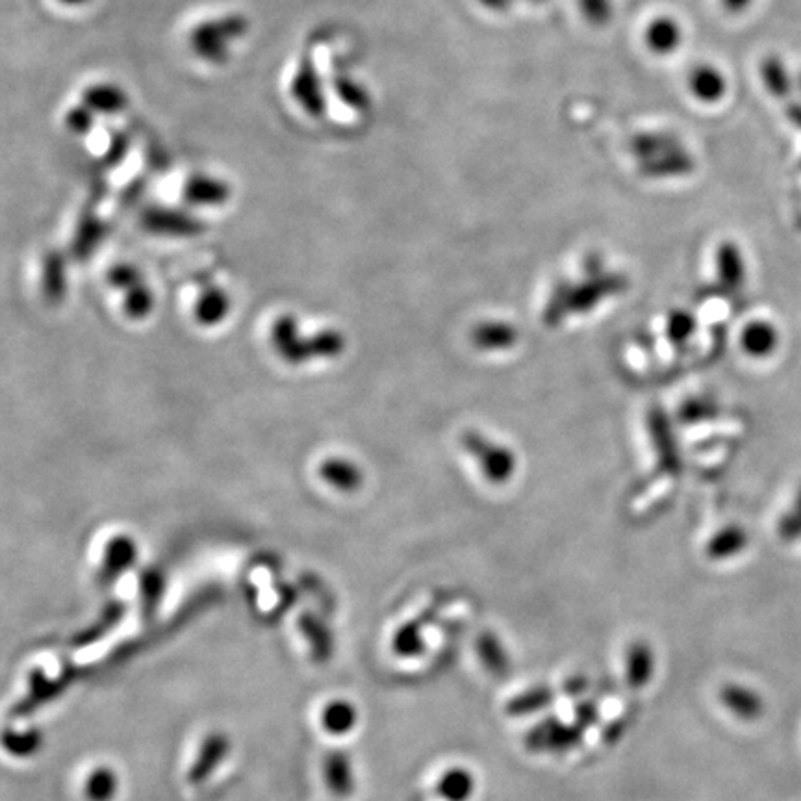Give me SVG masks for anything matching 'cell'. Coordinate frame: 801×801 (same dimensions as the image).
Returning <instances> with one entry per match:
<instances>
[{"label": "cell", "mask_w": 801, "mask_h": 801, "mask_svg": "<svg viewBox=\"0 0 801 801\" xmlns=\"http://www.w3.org/2000/svg\"><path fill=\"white\" fill-rule=\"evenodd\" d=\"M292 95L310 116H322L325 109V97H323L322 82L317 77L314 61L310 56H304L299 63L298 73L293 77Z\"/></svg>", "instance_id": "277c9868"}, {"label": "cell", "mask_w": 801, "mask_h": 801, "mask_svg": "<svg viewBox=\"0 0 801 801\" xmlns=\"http://www.w3.org/2000/svg\"><path fill=\"white\" fill-rule=\"evenodd\" d=\"M718 258H720V269H722L725 280L741 285L744 274H746V264H744V256L739 247L733 243H723Z\"/></svg>", "instance_id": "cb8c5ba5"}, {"label": "cell", "mask_w": 801, "mask_h": 801, "mask_svg": "<svg viewBox=\"0 0 801 801\" xmlns=\"http://www.w3.org/2000/svg\"><path fill=\"white\" fill-rule=\"evenodd\" d=\"M761 77L766 90L776 98H789L794 92L796 77H792L789 67L779 56H768L761 63Z\"/></svg>", "instance_id": "4fadbf2b"}, {"label": "cell", "mask_w": 801, "mask_h": 801, "mask_svg": "<svg viewBox=\"0 0 801 801\" xmlns=\"http://www.w3.org/2000/svg\"><path fill=\"white\" fill-rule=\"evenodd\" d=\"M299 627L310 643L312 655L317 662H327L333 657L334 640L333 635L327 627L323 626L320 619L314 616H303L299 622Z\"/></svg>", "instance_id": "d6986e66"}, {"label": "cell", "mask_w": 801, "mask_h": 801, "mask_svg": "<svg viewBox=\"0 0 801 801\" xmlns=\"http://www.w3.org/2000/svg\"><path fill=\"white\" fill-rule=\"evenodd\" d=\"M581 731L579 725H566L557 718H547L529 733L527 746L533 752H570L581 741Z\"/></svg>", "instance_id": "7a4b0ae2"}, {"label": "cell", "mask_w": 801, "mask_h": 801, "mask_svg": "<svg viewBox=\"0 0 801 801\" xmlns=\"http://www.w3.org/2000/svg\"><path fill=\"white\" fill-rule=\"evenodd\" d=\"M323 779L336 798H347L355 790L351 759L346 752L333 750L323 759Z\"/></svg>", "instance_id": "5b68a950"}, {"label": "cell", "mask_w": 801, "mask_h": 801, "mask_svg": "<svg viewBox=\"0 0 801 801\" xmlns=\"http://www.w3.org/2000/svg\"><path fill=\"white\" fill-rule=\"evenodd\" d=\"M579 4L592 25H607L613 18V0H579Z\"/></svg>", "instance_id": "83f0119b"}, {"label": "cell", "mask_w": 801, "mask_h": 801, "mask_svg": "<svg viewBox=\"0 0 801 801\" xmlns=\"http://www.w3.org/2000/svg\"><path fill=\"white\" fill-rule=\"evenodd\" d=\"M681 37H683V32H681L680 25L670 18L657 19L646 32V43L655 55L674 53L680 47Z\"/></svg>", "instance_id": "9a60e30c"}, {"label": "cell", "mask_w": 801, "mask_h": 801, "mask_svg": "<svg viewBox=\"0 0 801 801\" xmlns=\"http://www.w3.org/2000/svg\"><path fill=\"white\" fill-rule=\"evenodd\" d=\"M723 707L741 720H755L763 712V699L752 688L741 685L723 686L720 693Z\"/></svg>", "instance_id": "9c48e42d"}, {"label": "cell", "mask_w": 801, "mask_h": 801, "mask_svg": "<svg viewBox=\"0 0 801 801\" xmlns=\"http://www.w3.org/2000/svg\"><path fill=\"white\" fill-rule=\"evenodd\" d=\"M552 701L553 693L547 686H534L523 694H518L516 698L507 705V710L512 717H529L538 710L546 709Z\"/></svg>", "instance_id": "44dd1931"}, {"label": "cell", "mask_w": 801, "mask_h": 801, "mask_svg": "<svg viewBox=\"0 0 801 801\" xmlns=\"http://www.w3.org/2000/svg\"><path fill=\"white\" fill-rule=\"evenodd\" d=\"M796 88L801 92V71L798 73V77H796Z\"/></svg>", "instance_id": "d590c367"}, {"label": "cell", "mask_w": 801, "mask_h": 801, "mask_svg": "<svg viewBox=\"0 0 801 801\" xmlns=\"http://www.w3.org/2000/svg\"><path fill=\"white\" fill-rule=\"evenodd\" d=\"M392 648L399 657H416L423 651L426 642H423V637L419 632V627L416 624H407V626L400 627L399 631L395 632Z\"/></svg>", "instance_id": "d4e9b609"}, {"label": "cell", "mask_w": 801, "mask_h": 801, "mask_svg": "<svg viewBox=\"0 0 801 801\" xmlns=\"http://www.w3.org/2000/svg\"><path fill=\"white\" fill-rule=\"evenodd\" d=\"M334 92L351 108L365 109L370 106V95L364 88L347 77H338L334 80Z\"/></svg>", "instance_id": "4316f807"}, {"label": "cell", "mask_w": 801, "mask_h": 801, "mask_svg": "<svg viewBox=\"0 0 801 801\" xmlns=\"http://www.w3.org/2000/svg\"><path fill=\"white\" fill-rule=\"evenodd\" d=\"M792 533H801V492L800 496H798V501H796L794 514H789V516L783 520L785 536H789L790 538V536H794Z\"/></svg>", "instance_id": "1f68e13d"}, {"label": "cell", "mask_w": 801, "mask_h": 801, "mask_svg": "<svg viewBox=\"0 0 801 801\" xmlns=\"http://www.w3.org/2000/svg\"><path fill=\"white\" fill-rule=\"evenodd\" d=\"M477 790V779L469 768L451 766L438 777L437 794L443 801H469Z\"/></svg>", "instance_id": "8992f818"}, {"label": "cell", "mask_w": 801, "mask_h": 801, "mask_svg": "<svg viewBox=\"0 0 801 801\" xmlns=\"http://www.w3.org/2000/svg\"><path fill=\"white\" fill-rule=\"evenodd\" d=\"M247 31L245 19L232 15V18L218 19L200 25L191 34V47L197 55L205 60L221 61L225 58L229 42L236 39Z\"/></svg>", "instance_id": "6da1fadb"}, {"label": "cell", "mask_w": 801, "mask_h": 801, "mask_svg": "<svg viewBox=\"0 0 801 801\" xmlns=\"http://www.w3.org/2000/svg\"><path fill=\"white\" fill-rule=\"evenodd\" d=\"M755 0H722L723 10H728L729 13H742L746 12L747 8L752 7Z\"/></svg>", "instance_id": "d6a6232c"}, {"label": "cell", "mask_w": 801, "mask_h": 801, "mask_svg": "<svg viewBox=\"0 0 801 801\" xmlns=\"http://www.w3.org/2000/svg\"><path fill=\"white\" fill-rule=\"evenodd\" d=\"M680 149H683L681 141L672 134H642L631 143L632 154L642 162L659 159L668 152L680 151Z\"/></svg>", "instance_id": "2e32d148"}, {"label": "cell", "mask_w": 801, "mask_h": 801, "mask_svg": "<svg viewBox=\"0 0 801 801\" xmlns=\"http://www.w3.org/2000/svg\"><path fill=\"white\" fill-rule=\"evenodd\" d=\"M655 651L651 650L650 643L635 642L629 646L626 655L627 683L632 688L648 686L655 675Z\"/></svg>", "instance_id": "52a82bcc"}, {"label": "cell", "mask_w": 801, "mask_h": 801, "mask_svg": "<svg viewBox=\"0 0 801 801\" xmlns=\"http://www.w3.org/2000/svg\"><path fill=\"white\" fill-rule=\"evenodd\" d=\"M82 104L92 109L93 114H117L127 108V95L117 85L97 84L85 90Z\"/></svg>", "instance_id": "5bb4252c"}, {"label": "cell", "mask_w": 801, "mask_h": 801, "mask_svg": "<svg viewBox=\"0 0 801 801\" xmlns=\"http://www.w3.org/2000/svg\"><path fill=\"white\" fill-rule=\"evenodd\" d=\"M229 752H231L229 734L221 733V731H212V733L207 734L200 742L197 757L189 766L188 776H186L188 783H205L208 777L212 776L213 770L225 761Z\"/></svg>", "instance_id": "3957f363"}, {"label": "cell", "mask_w": 801, "mask_h": 801, "mask_svg": "<svg viewBox=\"0 0 801 801\" xmlns=\"http://www.w3.org/2000/svg\"><path fill=\"white\" fill-rule=\"evenodd\" d=\"M742 347L753 359H768L779 347V330L774 323H750L742 333Z\"/></svg>", "instance_id": "ba28073f"}, {"label": "cell", "mask_w": 801, "mask_h": 801, "mask_svg": "<svg viewBox=\"0 0 801 801\" xmlns=\"http://www.w3.org/2000/svg\"><path fill=\"white\" fill-rule=\"evenodd\" d=\"M512 2L514 0H480V4L488 8V10H492V12H504V10H509L512 7Z\"/></svg>", "instance_id": "836d02e7"}, {"label": "cell", "mask_w": 801, "mask_h": 801, "mask_svg": "<svg viewBox=\"0 0 801 801\" xmlns=\"http://www.w3.org/2000/svg\"><path fill=\"white\" fill-rule=\"evenodd\" d=\"M66 123L71 132L85 134L88 130H92L93 112L85 104H80L67 112Z\"/></svg>", "instance_id": "f1b7e54d"}, {"label": "cell", "mask_w": 801, "mask_h": 801, "mask_svg": "<svg viewBox=\"0 0 801 801\" xmlns=\"http://www.w3.org/2000/svg\"><path fill=\"white\" fill-rule=\"evenodd\" d=\"M123 607L121 605H114L109 607L104 614L103 618L98 619L95 626L85 629L73 638V646L77 648H85V646H92V643L98 642L104 635H108L114 626H116L119 618H121Z\"/></svg>", "instance_id": "603a6c76"}, {"label": "cell", "mask_w": 801, "mask_h": 801, "mask_svg": "<svg viewBox=\"0 0 801 801\" xmlns=\"http://www.w3.org/2000/svg\"><path fill=\"white\" fill-rule=\"evenodd\" d=\"M186 197L195 202H219L227 197V186L212 176H191L186 186Z\"/></svg>", "instance_id": "7402d4cb"}, {"label": "cell", "mask_w": 801, "mask_h": 801, "mask_svg": "<svg viewBox=\"0 0 801 801\" xmlns=\"http://www.w3.org/2000/svg\"><path fill=\"white\" fill-rule=\"evenodd\" d=\"M39 746H42V734L36 729L25 733H13V731L4 733V747L15 757H28L32 753H36Z\"/></svg>", "instance_id": "484cf974"}, {"label": "cell", "mask_w": 801, "mask_h": 801, "mask_svg": "<svg viewBox=\"0 0 801 801\" xmlns=\"http://www.w3.org/2000/svg\"><path fill=\"white\" fill-rule=\"evenodd\" d=\"M694 170V160L688 152L680 151L668 152L664 156L655 160L642 162V173L646 176H681L690 173Z\"/></svg>", "instance_id": "e0dca14e"}, {"label": "cell", "mask_w": 801, "mask_h": 801, "mask_svg": "<svg viewBox=\"0 0 801 801\" xmlns=\"http://www.w3.org/2000/svg\"><path fill=\"white\" fill-rule=\"evenodd\" d=\"M119 789L116 771L109 766H97L85 777L84 796L88 801H112Z\"/></svg>", "instance_id": "ac0fdd59"}, {"label": "cell", "mask_w": 801, "mask_h": 801, "mask_svg": "<svg viewBox=\"0 0 801 801\" xmlns=\"http://www.w3.org/2000/svg\"><path fill=\"white\" fill-rule=\"evenodd\" d=\"M66 685L67 680L50 681L47 675L43 674V672L34 670L31 674V688H28V694H26V698L23 699L15 709H13V715H18V717L28 715L31 710L36 709V707L45 704V701H49L50 698H55L56 694H60L61 690L66 688Z\"/></svg>", "instance_id": "8fae6325"}, {"label": "cell", "mask_w": 801, "mask_h": 801, "mask_svg": "<svg viewBox=\"0 0 801 801\" xmlns=\"http://www.w3.org/2000/svg\"><path fill=\"white\" fill-rule=\"evenodd\" d=\"M127 138H125L121 132L116 134V136H114V141H112V146H109V151L106 152V156H104V160H106L108 164H117V162H121V160L125 159V154H127Z\"/></svg>", "instance_id": "f546056e"}, {"label": "cell", "mask_w": 801, "mask_h": 801, "mask_svg": "<svg viewBox=\"0 0 801 801\" xmlns=\"http://www.w3.org/2000/svg\"><path fill=\"white\" fill-rule=\"evenodd\" d=\"M531 2H544V0H531Z\"/></svg>", "instance_id": "8d00e7d4"}, {"label": "cell", "mask_w": 801, "mask_h": 801, "mask_svg": "<svg viewBox=\"0 0 801 801\" xmlns=\"http://www.w3.org/2000/svg\"><path fill=\"white\" fill-rule=\"evenodd\" d=\"M690 92L701 103H718L728 93V80L717 67L701 66L690 74Z\"/></svg>", "instance_id": "30bf717a"}, {"label": "cell", "mask_w": 801, "mask_h": 801, "mask_svg": "<svg viewBox=\"0 0 801 801\" xmlns=\"http://www.w3.org/2000/svg\"><path fill=\"white\" fill-rule=\"evenodd\" d=\"M359 722V710L347 699H334L322 710V728L328 734L341 736L351 733Z\"/></svg>", "instance_id": "7c38bea8"}, {"label": "cell", "mask_w": 801, "mask_h": 801, "mask_svg": "<svg viewBox=\"0 0 801 801\" xmlns=\"http://www.w3.org/2000/svg\"><path fill=\"white\" fill-rule=\"evenodd\" d=\"M477 651H479L480 662L485 664L490 674L504 675L509 672V653L504 650L503 642L494 632L480 635L477 640Z\"/></svg>", "instance_id": "ffe728a7"}, {"label": "cell", "mask_w": 801, "mask_h": 801, "mask_svg": "<svg viewBox=\"0 0 801 801\" xmlns=\"http://www.w3.org/2000/svg\"><path fill=\"white\" fill-rule=\"evenodd\" d=\"M597 720H600V715H597V707L595 705L584 701V704L577 707V725L579 728L587 729L592 723L597 722Z\"/></svg>", "instance_id": "4dcf8cb0"}, {"label": "cell", "mask_w": 801, "mask_h": 801, "mask_svg": "<svg viewBox=\"0 0 801 801\" xmlns=\"http://www.w3.org/2000/svg\"><path fill=\"white\" fill-rule=\"evenodd\" d=\"M58 2H61V4H69V7H80V4H84L88 0H58Z\"/></svg>", "instance_id": "e575fe53"}]
</instances>
